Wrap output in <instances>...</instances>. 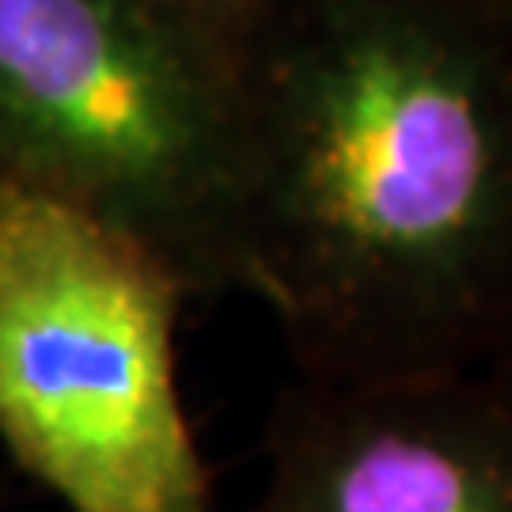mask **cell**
<instances>
[{
	"label": "cell",
	"mask_w": 512,
	"mask_h": 512,
	"mask_svg": "<svg viewBox=\"0 0 512 512\" xmlns=\"http://www.w3.org/2000/svg\"><path fill=\"white\" fill-rule=\"evenodd\" d=\"M509 368H512V361H509Z\"/></svg>",
	"instance_id": "obj_7"
},
{
	"label": "cell",
	"mask_w": 512,
	"mask_h": 512,
	"mask_svg": "<svg viewBox=\"0 0 512 512\" xmlns=\"http://www.w3.org/2000/svg\"><path fill=\"white\" fill-rule=\"evenodd\" d=\"M186 300L137 239L0 183V444L65 512H213L175 376Z\"/></svg>",
	"instance_id": "obj_3"
},
{
	"label": "cell",
	"mask_w": 512,
	"mask_h": 512,
	"mask_svg": "<svg viewBox=\"0 0 512 512\" xmlns=\"http://www.w3.org/2000/svg\"><path fill=\"white\" fill-rule=\"evenodd\" d=\"M239 512H512V368L296 376Z\"/></svg>",
	"instance_id": "obj_4"
},
{
	"label": "cell",
	"mask_w": 512,
	"mask_h": 512,
	"mask_svg": "<svg viewBox=\"0 0 512 512\" xmlns=\"http://www.w3.org/2000/svg\"><path fill=\"white\" fill-rule=\"evenodd\" d=\"M164 4H171L186 23H194L205 38H213L228 57H236L239 46L281 0H164Z\"/></svg>",
	"instance_id": "obj_5"
},
{
	"label": "cell",
	"mask_w": 512,
	"mask_h": 512,
	"mask_svg": "<svg viewBox=\"0 0 512 512\" xmlns=\"http://www.w3.org/2000/svg\"><path fill=\"white\" fill-rule=\"evenodd\" d=\"M475 4H482L486 12H494V16H501L505 23H512V0H475Z\"/></svg>",
	"instance_id": "obj_6"
},
{
	"label": "cell",
	"mask_w": 512,
	"mask_h": 512,
	"mask_svg": "<svg viewBox=\"0 0 512 512\" xmlns=\"http://www.w3.org/2000/svg\"><path fill=\"white\" fill-rule=\"evenodd\" d=\"M0 183L243 293L236 57L164 0H0Z\"/></svg>",
	"instance_id": "obj_2"
},
{
	"label": "cell",
	"mask_w": 512,
	"mask_h": 512,
	"mask_svg": "<svg viewBox=\"0 0 512 512\" xmlns=\"http://www.w3.org/2000/svg\"><path fill=\"white\" fill-rule=\"evenodd\" d=\"M505 27L475 0H281L239 46V270L296 376L509 368Z\"/></svg>",
	"instance_id": "obj_1"
}]
</instances>
